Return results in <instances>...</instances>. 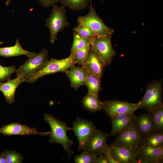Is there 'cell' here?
<instances>
[{"label":"cell","mask_w":163,"mask_h":163,"mask_svg":"<svg viewBox=\"0 0 163 163\" xmlns=\"http://www.w3.org/2000/svg\"><path fill=\"white\" fill-rule=\"evenodd\" d=\"M73 41L70 50V54H74L77 51L85 46L91 44L94 38H86L81 37L73 32Z\"/></svg>","instance_id":"cb8c5ba5"},{"label":"cell","mask_w":163,"mask_h":163,"mask_svg":"<svg viewBox=\"0 0 163 163\" xmlns=\"http://www.w3.org/2000/svg\"><path fill=\"white\" fill-rule=\"evenodd\" d=\"M16 70V66L14 65L5 67L0 65V82L10 79Z\"/></svg>","instance_id":"f546056e"},{"label":"cell","mask_w":163,"mask_h":163,"mask_svg":"<svg viewBox=\"0 0 163 163\" xmlns=\"http://www.w3.org/2000/svg\"><path fill=\"white\" fill-rule=\"evenodd\" d=\"M44 119L49 124L51 130L49 142L62 145L67 152L69 158H71V155L74 153L71 148L73 143V141L68 138L66 133L68 131L72 130V128L69 127L66 123L58 120L50 114H45Z\"/></svg>","instance_id":"6da1fadb"},{"label":"cell","mask_w":163,"mask_h":163,"mask_svg":"<svg viewBox=\"0 0 163 163\" xmlns=\"http://www.w3.org/2000/svg\"><path fill=\"white\" fill-rule=\"evenodd\" d=\"M135 117L134 113L112 125V131L109 135L116 136L125 130L132 123Z\"/></svg>","instance_id":"603a6c76"},{"label":"cell","mask_w":163,"mask_h":163,"mask_svg":"<svg viewBox=\"0 0 163 163\" xmlns=\"http://www.w3.org/2000/svg\"><path fill=\"white\" fill-rule=\"evenodd\" d=\"M142 138L134 119L126 129L118 134L113 143L132 150H137L140 145Z\"/></svg>","instance_id":"52a82bcc"},{"label":"cell","mask_w":163,"mask_h":163,"mask_svg":"<svg viewBox=\"0 0 163 163\" xmlns=\"http://www.w3.org/2000/svg\"><path fill=\"white\" fill-rule=\"evenodd\" d=\"M6 160L2 154H0V163H6Z\"/></svg>","instance_id":"d590c367"},{"label":"cell","mask_w":163,"mask_h":163,"mask_svg":"<svg viewBox=\"0 0 163 163\" xmlns=\"http://www.w3.org/2000/svg\"><path fill=\"white\" fill-rule=\"evenodd\" d=\"M97 155L83 152L79 155L74 156L76 163H94Z\"/></svg>","instance_id":"4dcf8cb0"},{"label":"cell","mask_w":163,"mask_h":163,"mask_svg":"<svg viewBox=\"0 0 163 163\" xmlns=\"http://www.w3.org/2000/svg\"><path fill=\"white\" fill-rule=\"evenodd\" d=\"M72 130L78 141V150H83L91 134L96 128L91 121L78 117L72 123Z\"/></svg>","instance_id":"30bf717a"},{"label":"cell","mask_w":163,"mask_h":163,"mask_svg":"<svg viewBox=\"0 0 163 163\" xmlns=\"http://www.w3.org/2000/svg\"><path fill=\"white\" fill-rule=\"evenodd\" d=\"M74 59V54H70L66 58L57 59L52 58L41 70L25 79L27 83H33L43 76L58 72H66L76 64Z\"/></svg>","instance_id":"3957f363"},{"label":"cell","mask_w":163,"mask_h":163,"mask_svg":"<svg viewBox=\"0 0 163 163\" xmlns=\"http://www.w3.org/2000/svg\"><path fill=\"white\" fill-rule=\"evenodd\" d=\"M78 24L77 26L74 27L73 30L80 36L86 38H93L96 36L94 32L87 26L81 23Z\"/></svg>","instance_id":"83f0119b"},{"label":"cell","mask_w":163,"mask_h":163,"mask_svg":"<svg viewBox=\"0 0 163 163\" xmlns=\"http://www.w3.org/2000/svg\"><path fill=\"white\" fill-rule=\"evenodd\" d=\"M108 146L113 158L118 163H136L137 150L113 143Z\"/></svg>","instance_id":"5bb4252c"},{"label":"cell","mask_w":163,"mask_h":163,"mask_svg":"<svg viewBox=\"0 0 163 163\" xmlns=\"http://www.w3.org/2000/svg\"><path fill=\"white\" fill-rule=\"evenodd\" d=\"M91 0H59L62 5L67 7L72 10L78 11L89 6Z\"/></svg>","instance_id":"d4e9b609"},{"label":"cell","mask_w":163,"mask_h":163,"mask_svg":"<svg viewBox=\"0 0 163 163\" xmlns=\"http://www.w3.org/2000/svg\"><path fill=\"white\" fill-rule=\"evenodd\" d=\"M1 154L5 158L7 163H21L24 159L22 155L14 151L5 149Z\"/></svg>","instance_id":"4316f807"},{"label":"cell","mask_w":163,"mask_h":163,"mask_svg":"<svg viewBox=\"0 0 163 163\" xmlns=\"http://www.w3.org/2000/svg\"><path fill=\"white\" fill-rule=\"evenodd\" d=\"M140 145L155 147H163V132H154L142 137Z\"/></svg>","instance_id":"44dd1931"},{"label":"cell","mask_w":163,"mask_h":163,"mask_svg":"<svg viewBox=\"0 0 163 163\" xmlns=\"http://www.w3.org/2000/svg\"><path fill=\"white\" fill-rule=\"evenodd\" d=\"M106 66L97 53L90 46L82 66L87 72H92L101 78Z\"/></svg>","instance_id":"9a60e30c"},{"label":"cell","mask_w":163,"mask_h":163,"mask_svg":"<svg viewBox=\"0 0 163 163\" xmlns=\"http://www.w3.org/2000/svg\"><path fill=\"white\" fill-rule=\"evenodd\" d=\"M96 157L94 163H108V160L105 156L101 154Z\"/></svg>","instance_id":"e575fe53"},{"label":"cell","mask_w":163,"mask_h":163,"mask_svg":"<svg viewBox=\"0 0 163 163\" xmlns=\"http://www.w3.org/2000/svg\"><path fill=\"white\" fill-rule=\"evenodd\" d=\"M112 35L96 36L91 45L106 66L111 64L113 58L116 54L111 43Z\"/></svg>","instance_id":"ba28073f"},{"label":"cell","mask_w":163,"mask_h":163,"mask_svg":"<svg viewBox=\"0 0 163 163\" xmlns=\"http://www.w3.org/2000/svg\"><path fill=\"white\" fill-rule=\"evenodd\" d=\"M89 8V11L87 15L78 18V23L82 24L87 26L96 36L113 34L114 30L106 25L102 19L98 15L95 8L93 7L92 1L90 2Z\"/></svg>","instance_id":"8992f818"},{"label":"cell","mask_w":163,"mask_h":163,"mask_svg":"<svg viewBox=\"0 0 163 163\" xmlns=\"http://www.w3.org/2000/svg\"><path fill=\"white\" fill-rule=\"evenodd\" d=\"M138 103H133L119 100H108L102 102V109L110 118L116 115L128 111H136Z\"/></svg>","instance_id":"7c38bea8"},{"label":"cell","mask_w":163,"mask_h":163,"mask_svg":"<svg viewBox=\"0 0 163 163\" xmlns=\"http://www.w3.org/2000/svg\"><path fill=\"white\" fill-rule=\"evenodd\" d=\"M149 113L152 118L155 132H163V106L152 110Z\"/></svg>","instance_id":"484cf974"},{"label":"cell","mask_w":163,"mask_h":163,"mask_svg":"<svg viewBox=\"0 0 163 163\" xmlns=\"http://www.w3.org/2000/svg\"><path fill=\"white\" fill-rule=\"evenodd\" d=\"M40 4L45 8L49 7L59 2V0H38Z\"/></svg>","instance_id":"836d02e7"},{"label":"cell","mask_w":163,"mask_h":163,"mask_svg":"<svg viewBox=\"0 0 163 163\" xmlns=\"http://www.w3.org/2000/svg\"><path fill=\"white\" fill-rule=\"evenodd\" d=\"M101 79L95 74L87 72L85 85L87 87L88 93L98 96L102 89Z\"/></svg>","instance_id":"7402d4cb"},{"label":"cell","mask_w":163,"mask_h":163,"mask_svg":"<svg viewBox=\"0 0 163 163\" xmlns=\"http://www.w3.org/2000/svg\"><path fill=\"white\" fill-rule=\"evenodd\" d=\"M91 44L87 45L77 51L74 54V59L76 64L82 66L88 55Z\"/></svg>","instance_id":"f1b7e54d"},{"label":"cell","mask_w":163,"mask_h":163,"mask_svg":"<svg viewBox=\"0 0 163 163\" xmlns=\"http://www.w3.org/2000/svg\"><path fill=\"white\" fill-rule=\"evenodd\" d=\"M51 12L45 22V26L50 30L51 43L53 44L57 39L59 32L68 27L69 24L66 15L65 7H59L56 5L52 6Z\"/></svg>","instance_id":"277c9868"},{"label":"cell","mask_w":163,"mask_h":163,"mask_svg":"<svg viewBox=\"0 0 163 163\" xmlns=\"http://www.w3.org/2000/svg\"><path fill=\"white\" fill-rule=\"evenodd\" d=\"M135 112V111H128L113 116L110 118L112 125L125 118L132 115Z\"/></svg>","instance_id":"1f68e13d"},{"label":"cell","mask_w":163,"mask_h":163,"mask_svg":"<svg viewBox=\"0 0 163 163\" xmlns=\"http://www.w3.org/2000/svg\"><path fill=\"white\" fill-rule=\"evenodd\" d=\"M48 53L43 48L38 53L27 59L15 72L17 77L24 79L43 69L49 62Z\"/></svg>","instance_id":"5b68a950"},{"label":"cell","mask_w":163,"mask_h":163,"mask_svg":"<svg viewBox=\"0 0 163 163\" xmlns=\"http://www.w3.org/2000/svg\"><path fill=\"white\" fill-rule=\"evenodd\" d=\"M0 133L4 136L23 135H50L51 131L39 132L35 128H30L26 125L18 123H11L0 128Z\"/></svg>","instance_id":"4fadbf2b"},{"label":"cell","mask_w":163,"mask_h":163,"mask_svg":"<svg viewBox=\"0 0 163 163\" xmlns=\"http://www.w3.org/2000/svg\"><path fill=\"white\" fill-rule=\"evenodd\" d=\"M162 80H153L146 86L145 94L138 102L139 109H143L149 113L159 107L163 106Z\"/></svg>","instance_id":"7a4b0ae2"},{"label":"cell","mask_w":163,"mask_h":163,"mask_svg":"<svg viewBox=\"0 0 163 163\" xmlns=\"http://www.w3.org/2000/svg\"><path fill=\"white\" fill-rule=\"evenodd\" d=\"M36 53L23 49L19 43L18 38L17 39L14 46L0 47V56L6 58L25 55L29 58L33 56Z\"/></svg>","instance_id":"d6986e66"},{"label":"cell","mask_w":163,"mask_h":163,"mask_svg":"<svg viewBox=\"0 0 163 163\" xmlns=\"http://www.w3.org/2000/svg\"><path fill=\"white\" fill-rule=\"evenodd\" d=\"M103 154L106 157L108 163H118L113 158L108 147V145L104 150Z\"/></svg>","instance_id":"d6a6232c"},{"label":"cell","mask_w":163,"mask_h":163,"mask_svg":"<svg viewBox=\"0 0 163 163\" xmlns=\"http://www.w3.org/2000/svg\"><path fill=\"white\" fill-rule=\"evenodd\" d=\"M135 122L142 137L155 132L153 119L149 113L136 116Z\"/></svg>","instance_id":"ac0fdd59"},{"label":"cell","mask_w":163,"mask_h":163,"mask_svg":"<svg viewBox=\"0 0 163 163\" xmlns=\"http://www.w3.org/2000/svg\"><path fill=\"white\" fill-rule=\"evenodd\" d=\"M65 73L70 81L71 87L76 91L80 86L86 85L87 71L85 67L75 66Z\"/></svg>","instance_id":"2e32d148"},{"label":"cell","mask_w":163,"mask_h":163,"mask_svg":"<svg viewBox=\"0 0 163 163\" xmlns=\"http://www.w3.org/2000/svg\"><path fill=\"white\" fill-rule=\"evenodd\" d=\"M109 135L96 128L88 138L82 150L83 152L98 155L103 154L107 144Z\"/></svg>","instance_id":"9c48e42d"},{"label":"cell","mask_w":163,"mask_h":163,"mask_svg":"<svg viewBox=\"0 0 163 163\" xmlns=\"http://www.w3.org/2000/svg\"><path fill=\"white\" fill-rule=\"evenodd\" d=\"M82 103L85 109L92 113L100 111L102 109V102L98 96L88 93L83 97Z\"/></svg>","instance_id":"ffe728a7"},{"label":"cell","mask_w":163,"mask_h":163,"mask_svg":"<svg viewBox=\"0 0 163 163\" xmlns=\"http://www.w3.org/2000/svg\"><path fill=\"white\" fill-rule=\"evenodd\" d=\"M24 82V78L17 77L14 79H10L5 82H0V91L3 94L7 102L11 104L14 102L16 90Z\"/></svg>","instance_id":"e0dca14e"},{"label":"cell","mask_w":163,"mask_h":163,"mask_svg":"<svg viewBox=\"0 0 163 163\" xmlns=\"http://www.w3.org/2000/svg\"><path fill=\"white\" fill-rule=\"evenodd\" d=\"M11 0H6L5 5L7 6L9 5Z\"/></svg>","instance_id":"8d00e7d4"},{"label":"cell","mask_w":163,"mask_h":163,"mask_svg":"<svg viewBox=\"0 0 163 163\" xmlns=\"http://www.w3.org/2000/svg\"><path fill=\"white\" fill-rule=\"evenodd\" d=\"M136 163H160L163 162V147L140 145L137 150Z\"/></svg>","instance_id":"8fae6325"}]
</instances>
